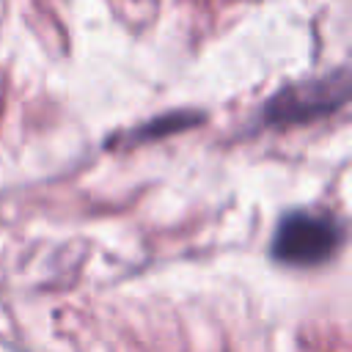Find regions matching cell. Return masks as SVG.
<instances>
[{"label":"cell","instance_id":"cell-2","mask_svg":"<svg viewBox=\"0 0 352 352\" xmlns=\"http://www.w3.org/2000/svg\"><path fill=\"white\" fill-rule=\"evenodd\" d=\"M346 94H349V80L346 72L341 69L336 74L283 88L267 102L261 118L267 124H302L341 107L346 102Z\"/></svg>","mask_w":352,"mask_h":352},{"label":"cell","instance_id":"cell-1","mask_svg":"<svg viewBox=\"0 0 352 352\" xmlns=\"http://www.w3.org/2000/svg\"><path fill=\"white\" fill-rule=\"evenodd\" d=\"M344 242V228L327 217L314 212H289L272 236V256L292 267L322 264L336 256Z\"/></svg>","mask_w":352,"mask_h":352}]
</instances>
